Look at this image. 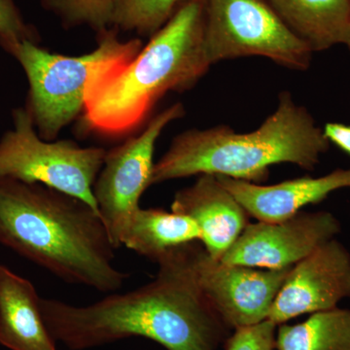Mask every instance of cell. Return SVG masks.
Returning <instances> with one entry per match:
<instances>
[{
	"label": "cell",
	"mask_w": 350,
	"mask_h": 350,
	"mask_svg": "<svg viewBox=\"0 0 350 350\" xmlns=\"http://www.w3.org/2000/svg\"><path fill=\"white\" fill-rule=\"evenodd\" d=\"M12 121L13 128L0 138V178L47 186L82 200L98 213L94 185L107 150L68 139H43L25 107L12 110Z\"/></svg>",
	"instance_id": "cell-6"
},
{
	"label": "cell",
	"mask_w": 350,
	"mask_h": 350,
	"mask_svg": "<svg viewBox=\"0 0 350 350\" xmlns=\"http://www.w3.org/2000/svg\"><path fill=\"white\" fill-rule=\"evenodd\" d=\"M340 231V220L329 211H301L278 222L258 221L246 226L220 261L250 268H292Z\"/></svg>",
	"instance_id": "cell-10"
},
{
	"label": "cell",
	"mask_w": 350,
	"mask_h": 350,
	"mask_svg": "<svg viewBox=\"0 0 350 350\" xmlns=\"http://www.w3.org/2000/svg\"><path fill=\"white\" fill-rule=\"evenodd\" d=\"M23 40L38 43V29L25 22L15 0H0V42Z\"/></svg>",
	"instance_id": "cell-21"
},
{
	"label": "cell",
	"mask_w": 350,
	"mask_h": 350,
	"mask_svg": "<svg viewBox=\"0 0 350 350\" xmlns=\"http://www.w3.org/2000/svg\"><path fill=\"white\" fill-rule=\"evenodd\" d=\"M275 350H350V310L315 312L301 323L278 326Z\"/></svg>",
	"instance_id": "cell-17"
},
{
	"label": "cell",
	"mask_w": 350,
	"mask_h": 350,
	"mask_svg": "<svg viewBox=\"0 0 350 350\" xmlns=\"http://www.w3.org/2000/svg\"><path fill=\"white\" fill-rule=\"evenodd\" d=\"M191 267L198 287L229 329L269 319L290 269L250 268L213 259L200 241L191 244Z\"/></svg>",
	"instance_id": "cell-9"
},
{
	"label": "cell",
	"mask_w": 350,
	"mask_h": 350,
	"mask_svg": "<svg viewBox=\"0 0 350 350\" xmlns=\"http://www.w3.org/2000/svg\"><path fill=\"white\" fill-rule=\"evenodd\" d=\"M0 243L64 282L103 293L116 292L129 278L115 267L100 214L41 184L0 178Z\"/></svg>",
	"instance_id": "cell-2"
},
{
	"label": "cell",
	"mask_w": 350,
	"mask_h": 350,
	"mask_svg": "<svg viewBox=\"0 0 350 350\" xmlns=\"http://www.w3.org/2000/svg\"><path fill=\"white\" fill-rule=\"evenodd\" d=\"M278 326L269 319L256 325L236 329L225 342V350L275 349Z\"/></svg>",
	"instance_id": "cell-20"
},
{
	"label": "cell",
	"mask_w": 350,
	"mask_h": 350,
	"mask_svg": "<svg viewBox=\"0 0 350 350\" xmlns=\"http://www.w3.org/2000/svg\"><path fill=\"white\" fill-rule=\"evenodd\" d=\"M206 9V0H181L137 56L91 88L82 128L123 137L142 126L165 94L194 88L211 66L204 51Z\"/></svg>",
	"instance_id": "cell-3"
},
{
	"label": "cell",
	"mask_w": 350,
	"mask_h": 350,
	"mask_svg": "<svg viewBox=\"0 0 350 350\" xmlns=\"http://www.w3.org/2000/svg\"><path fill=\"white\" fill-rule=\"evenodd\" d=\"M190 250L191 243L186 244L161 258L151 282L92 305L41 298V312L51 335L71 350L133 337L149 338L167 350H218L231 329L198 287Z\"/></svg>",
	"instance_id": "cell-1"
},
{
	"label": "cell",
	"mask_w": 350,
	"mask_h": 350,
	"mask_svg": "<svg viewBox=\"0 0 350 350\" xmlns=\"http://www.w3.org/2000/svg\"><path fill=\"white\" fill-rule=\"evenodd\" d=\"M218 180L238 200L251 217L261 222H278L317 204L340 189H350V167L338 169L319 177L303 176L261 185L230 177Z\"/></svg>",
	"instance_id": "cell-12"
},
{
	"label": "cell",
	"mask_w": 350,
	"mask_h": 350,
	"mask_svg": "<svg viewBox=\"0 0 350 350\" xmlns=\"http://www.w3.org/2000/svg\"><path fill=\"white\" fill-rule=\"evenodd\" d=\"M64 27L88 25L100 36L114 27L115 0H40Z\"/></svg>",
	"instance_id": "cell-19"
},
{
	"label": "cell",
	"mask_w": 350,
	"mask_h": 350,
	"mask_svg": "<svg viewBox=\"0 0 350 350\" xmlns=\"http://www.w3.org/2000/svg\"><path fill=\"white\" fill-rule=\"evenodd\" d=\"M350 299V252L338 241L322 244L290 269L269 312L276 326L337 308Z\"/></svg>",
	"instance_id": "cell-11"
},
{
	"label": "cell",
	"mask_w": 350,
	"mask_h": 350,
	"mask_svg": "<svg viewBox=\"0 0 350 350\" xmlns=\"http://www.w3.org/2000/svg\"><path fill=\"white\" fill-rule=\"evenodd\" d=\"M118 31L111 27L103 32L98 36L96 49L76 57L49 52L29 40L0 42L27 76L25 108L39 137L48 142L56 139L82 115L91 88L113 69L130 62L144 47L138 38L121 40Z\"/></svg>",
	"instance_id": "cell-5"
},
{
	"label": "cell",
	"mask_w": 350,
	"mask_h": 350,
	"mask_svg": "<svg viewBox=\"0 0 350 350\" xmlns=\"http://www.w3.org/2000/svg\"><path fill=\"white\" fill-rule=\"evenodd\" d=\"M172 211L188 216L199 227L200 243L213 259L221 260L241 236L250 215L217 176L202 174L174 196Z\"/></svg>",
	"instance_id": "cell-13"
},
{
	"label": "cell",
	"mask_w": 350,
	"mask_h": 350,
	"mask_svg": "<svg viewBox=\"0 0 350 350\" xmlns=\"http://www.w3.org/2000/svg\"><path fill=\"white\" fill-rule=\"evenodd\" d=\"M181 0H115L114 27L151 38L172 17Z\"/></svg>",
	"instance_id": "cell-18"
},
{
	"label": "cell",
	"mask_w": 350,
	"mask_h": 350,
	"mask_svg": "<svg viewBox=\"0 0 350 350\" xmlns=\"http://www.w3.org/2000/svg\"><path fill=\"white\" fill-rule=\"evenodd\" d=\"M276 15L313 53L344 44L350 0H266Z\"/></svg>",
	"instance_id": "cell-15"
},
{
	"label": "cell",
	"mask_w": 350,
	"mask_h": 350,
	"mask_svg": "<svg viewBox=\"0 0 350 350\" xmlns=\"http://www.w3.org/2000/svg\"><path fill=\"white\" fill-rule=\"evenodd\" d=\"M273 350H275V349H273Z\"/></svg>",
	"instance_id": "cell-24"
},
{
	"label": "cell",
	"mask_w": 350,
	"mask_h": 350,
	"mask_svg": "<svg viewBox=\"0 0 350 350\" xmlns=\"http://www.w3.org/2000/svg\"><path fill=\"white\" fill-rule=\"evenodd\" d=\"M330 146L312 115L284 91L275 112L255 131L239 133L220 125L179 133L154 165L151 186L202 174L261 184L278 163L314 170Z\"/></svg>",
	"instance_id": "cell-4"
},
{
	"label": "cell",
	"mask_w": 350,
	"mask_h": 350,
	"mask_svg": "<svg viewBox=\"0 0 350 350\" xmlns=\"http://www.w3.org/2000/svg\"><path fill=\"white\" fill-rule=\"evenodd\" d=\"M202 234L188 216L162 208H139L131 215L120 237L125 245L153 262L176 248L200 241Z\"/></svg>",
	"instance_id": "cell-16"
},
{
	"label": "cell",
	"mask_w": 350,
	"mask_h": 350,
	"mask_svg": "<svg viewBox=\"0 0 350 350\" xmlns=\"http://www.w3.org/2000/svg\"><path fill=\"white\" fill-rule=\"evenodd\" d=\"M323 133L330 144L336 145L350 156V126L342 123H327Z\"/></svg>",
	"instance_id": "cell-22"
},
{
	"label": "cell",
	"mask_w": 350,
	"mask_h": 350,
	"mask_svg": "<svg viewBox=\"0 0 350 350\" xmlns=\"http://www.w3.org/2000/svg\"><path fill=\"white\" fill-rule=\"evenodd\" d=\"M29 280L0 265V344L10 350H57Z\"/></svg>",
	"instance_id": "cell-14"
},
{
	"label": "cell",
	"mask_w": 350,
	"mask_h": 350,
	"mask_svg": "<svg viewBox=\"0 0 350 350\" xmlns=\"http://www.w3.org/2000/svg\"><path fill=\"white\" fill-rule=\"evenodd\" d=\"M204 51L211 66L262 57L299 71L310 68L313 55L266 0H206Z\"/></svg>",
	"instance_id": "cell-7"
},
{
	"label": "cell",
	"mask_w": 350,
	"mask_h": 350,
	"mask_svg": "<svg viewBox=\"0 0 350 350\" xmlns=\"http://www.w3.org/2000/svg\"><path fill=\"white\" fill-rule=\"evenodd\" d=\"M185 115V107L174 103L152 117L142 133L107 151L94 185L98 213L115 250L131 215L139 208L140 198L151 186L154 152L159 137L172 122Z\"/></svg>",
	"instance_id": "cell-8"
},
{
	"label": "cell",
	"mask_w": 350,
	"mask_h": 350,
	"mask_svg": "<svg viewBox=\"0 0 350 350\" xmlns=\"http://www.w3.org/2000/svg\"><path fill=\"white\" fill-rule=\"evenodd\" d=\"M344 45L347 46L350 53V24L349 29H347V38H345Z\"/></svg>",
	"instance_id": "cell-23"
}]
</instances>
